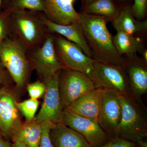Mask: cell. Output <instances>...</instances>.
Listing matches in <instances>:
<instances>
[{"mask_svg": "<svg viewBox=\"0 0 147 147\" xmlns=\"http://www.w3.org/2000/svg\"><path fill=\"white\" fill-rule=\"evenodd\" d=\"M79 21L84 36L96 61L124 67L125 60L113 42L107 26L108 19L102 16L79 13Z\"/></svg>", "mask_w": 147, "mask_h": 147, "instance_id": "cell-1", "label": "cell"}, {"mask_svg": "<svg viewBox=\"0 0 147 147\" xmlns=\"http://www.w3.org/2000/svg\"><path fill=\"white\" fill-rule=\"evenodd\" d=\"M0 60L13 79L20 98L26 91L33 69L26 48L12 33L0 44Z\"/></svg>", "mask_w": 147, "mask_h": 147, "instance_id": "cell-2", "label": "cell"}, {"mask_svg": "<svg viewBox=\"0 0 147 147\" xmlns=\"http://www.w3.org/2000/svg\"><path fill=\"white\" fill-rule=\"evenodd\" d=\"M43 12L20 11L10 13L11 33L31 51L41 44L49 32L43 21Z\"/></svg>", "mask_w": 147, "mask_h": 147, "instance_id": "cell-3", "label": "cell"}, {"mask_svg": "<svg viewBox=\"0 0 147 147\" xmlns=\"http://www.w3.org/2000/svg\"><path fill=\"white\" fill-rule=\"evenodd\" d=\"M122 115L117 137L136 143L147 137V119L145 107L134 98L119 94Z\"/></svg>", "mask_w": 147, "mask_h": 147, "instance_id": "cell-4", "label": "cell"}, {"mask_svg": "<svg viewBox=\"0 0 147 147\" xmlns=\"http://www.w3.org/2000/svg\"><path fill=\"white\" fill-rule=\"evenodd\" d=\"M87 75L93 82L95 88L110 90L132 97L123 67L95 61L93 68Z\"/></svg>", "mask_w": 147, "mask_h": 147, "instance_id": "cell-5", "label": "cell"}, {"mask_svg": "<svg viewBox=\"0 0 147 147\" xmlns=\"http://www.w3.org/2000/svg\"><path fill=\"white\" fill-rule=\"evenodd\" d=\"M59 88L63 111L75 100L95 89L87 74L66 68L59 71Z\"/></svg>", "mask_w": 147, "mask_h": 147, "instance_id": "cell-6", "label": "cell"}, {"mask_svg": "<svg viewBox=\"0 0 147 147\" xmlns=\"http://www.w3.org/2000/svg\"><path fill=\"white\" fill-rule=\"evenodd\" d=\"M28 55L33 70L40 79L54 75L65 68L55 50L54 33H49L41 44L28 52Z\"/></svg>", "mask_w": 147, "mask_h": 147, "instance_id": "cell-7", "label": "cell"}, {"mask_svg": "<svg viewBox=\"0 0 147 147\" xmlns=\"http://www.w3.org/2000/svg\"><path fill=\"white\" fill-rule=\"evenodd\" d=\"M18 98L14 85L0 89V132L10 142L24 122L17 106Z\"/></svg>", "mask_w": 147, "mask_h": 147, "instance_id": "cell-8", "label": "cell"}, {"mask_svg": "<svg viewBox=\"0 0 147 147\" xmlns=\"http://www.w3.org/2000/svg\"><path fill=\"white\" fill-rule=\"evenodd\" d=\"M54 34L56 53L65 68L88 74L93 68L94 59L86 56L79 45Z\"/></svg>", "mask_w": 147, "mask_h": 147, "instance_id": "cell-9", "label": "cell"}, {"mask_svg": "<svg viewBox=\"0 0 147 147\" xmlns=\"http://www.w3.org/2000/svg\"><path fill=\"white\" fill-rule=\"evenodd\" d=\"M59 71L40 79L45 84V91L41 108L34 118L37 121H48L54 124L61 122L63 110L59 90Z\"/></svg>", "mask_w": 147, "mask_h": 147, "instance_id": "cell-10", "label": "cell"}, {"mask_svg": "<svg viewBox=\"0 0 147 147\" xmlns=\"http://www.w3.org/2000/svg\"><path fill=\"white\" fill-rule=\"evenodd\" d=\"M121 115L119 94L110 90L103 89L102 105L98 123L110 138L117 137Z\"/></svg>", "mask_w": 147, "mask_h": 147, "instance_id": "cell-11", "label": "cell"}, {"mask_svg": "<svg viewBox=\"0 0 147 147\" xmlns=\"http://www.w3.org/2000/svg\"><path fill=\"white\" fill-rule=\"evenodd\" d=\"M61 122L82 134L92 147L102 146L110 139L98 123L90 119L63 111Z\"/></svg>", "mask_w": 147, "mask_h": 147, "instance_id": "cell-12", "label": "cell"}, {"mask_svg": "<svg viewBox=\"0 0 147 147\" xmlns=\"http://www.w3.org/2000/svg\"><path fill=\"white\" fill-rule=\"evenodd\" d=\"M123 57L125 60L123 68L128 78L132 97L145 107L142 98L147 92V62L137 54Z\"/></svg>", "mask_w": 147, "mask_h": 147, "instance_id": "cell-13", "label": "cell"}, {"mask_svg": "<svg viewBox=\"0 0 147 147\" xmlns=\"http://www.w3.org/2000/svg\"><path fill=\"white\" fill-rule=\"evenodd\" d=\"M102 95L103 89L95 88L75 100L64 111L98 122Z\"/></svg>", "mask_w": 147, "mask_h": 147, "instance_id": "cell-14", "label": "cell"}, {"mask_svg": "<svg viewBox=\"0 0 147 147\" xmlns=\"http://www.w3.org/2000/svg\"><path fill=\"white\" fill-rule=\"evenodd\" d=\"M44 15L54 24L66 25L79 21V13L73 5L67 3L63 0H44Z\"/></svg>", "mask_w": 147, "mask_h": 147, "instance_id": "cell-15", "label": "cell"}, {"mask_svg": "<svg viewBox=\"0 0 147 147\" xmlns=\"http://www.w3.org/2000/svg\"><path fill=\"white\" fill-rule=\"evenodd\" d=\"M43 21L49 32L60 35L69 41L76 43L82 48L85 55L93 59L79 21L68 25H59L48 20L45 15Z\"/></svg>", "mask_w": 147, "mask_h": 147, "instance_id": "cell-16", "label": "cell"}, {"mask_svg": "<svg viewBox=\"0 0 147 147\" xmlns=\"http://www.w3.org/2000/svg\"><path fill=\"white\" fill-rule=\"evenodd\" d=\"M49 135L53 147H92L82 134L62 122L54 125Z\"/></svg>", "mask_w": 147, "mask_h": 147, "instance_id": "cell-17", "label": "cell"}, {"mask_svg": "<svg viewBox=\"0 0 147 147\" xmlns=\"http://www.w3.org/2000/svg\"><path fill=\"white\" fill-rule=\"evenodd\" d=\"M112 24L117 32L130 35L143 34L147 30V20H137L132 13L130 6H125L121 9L118 16L112 21Z\"/></svg>", "mask_w": 147, "mask_h": 147, "instance_id": "cell-18", "label": "cell"}, {"mask_svg": "<svg viewBox=\"0 0 147 147\" xmlns=\"http://www.w3.org/2000/svg\"><path fill=\"white\" fill-rule=\"evenodd\" d=\"M42 132V122L34 119L23 122L14 134L11 142L18 141L28 147H39Z\"/></svg>", "mask_w": 147, "mask_h": 147, "instance_id": "cell-19", "label": "cell"}, {"mask_svg": "<svg viewBox=\"0 0 147 147\" xmlns=\"http://www.w3.org/2000/svg\"><path fill=\"white\" fill-rule=\"evenodd\" d=\"M113 42L120 55L122 56L142 54L146 50L141 40L134 36L121 32H117L113 36Z\"/></svg>", "mask_w": 147, "mask_h": 147, "instance_id": "cell-20", "label": "cell"}, {"mask_svg": "<svg viewBox=\"0 0 147 147\" xmlns=\"http://www.w3.org/2000/svg\"><path fill=\"white\" fill-rule=\"evenodd\" d=\"M120 11L113 0H96L84 7L82 12L102 16L113 21L118 16Z\"/></svg>", "mask_w": 147, "mask_h": 147, "instance_id": "cell-21", "label": "cell"}, {"mask_svg": "<svg viewBox=\"0 0 147 147\" xmlns=\"http://www.w3.org/2000/svg\"><path fill=\"white\" fill-rule=\"evenodd\" d=\"M45 8L44 0H9L3 9L11 13L24 10L43 12Z\"/></svg>", "mask_w": 147, "mask_h": 147, "instance_id": "cell-22", "label": "cell"}, {"mask_svg": "<svg viewBox=\"0 0 147 147\" xmlns=\"http://www.w3.org/2000/svg\"><path fill=\"white\" fill-rule=\"evenodd\" d=\"M39 105V102L38 99L32 98L22 102L18 101L17 103L18 110L24 116L26 121H30L34 119Z\"/></svg>", "mask_w": 147, "mask_h": 147, "instance_id": "cell-23", "label": "cell"}, {"mask_svg": "<svg viewBox=\"0 0 147 147\" xmlns=\"http://www.w3.org/2000/svg\"><path fill=\"white\" fill-rule=\"evenodd\" d=\"M11 33L10 13L3 9L0 13V44Z\"/></svg>", "mask_w": 147, "mask_h": 147, "instance_id": "cell-24", "label": "cell"}, {"mask_svg": "<svg viewBox=\"0 0 147 147\" xmlns=\"http://www.w3.org/2000/svg\"><path fill=\"white\" fill-rule=\"evenodd\" d=\"M26 90L28 93L30 98L38 99L44 95L45 85L42 81L38 80L33 83H29L26 87Z\"/></svg>", "mask_w": 147, "mask_h": 147, "instance_id": "cell-25", "label": "cell"}, {"mask_svg": "<svg viewBox=\"0 0 147 147\" xmlns=\"http://www.w3.org/2000/svg\"><path fill=\"white\" fill-rule=\"evenodd\" d=\"M131 7L135 18L139 21H144L146 15L147 0H134Z\"/></svg>", "mask_w": 147, "mask_h": 147, "instance_id": "cell-26", "label": "cell"}, {"mask_svg": "<svg viewBox=\"0 0 147 147\" xmlns=\"http://www.w3.org/2000/svg\"><path fill=\"white\" fill-rule=\"evenodd\" d=\"M98 147H137L135 143L127 139L115 137L110 138L102 146Z\"/></svg>", "mask_w": 147, "mask_h": 147, "instance_id": "cell-27", "label": "cell"}, {"mask_svg": "<svg viewBox=\"0 0 147 147\" xmlns=\"http://www.w3.org/2000/svg\"><path fill=\"white\" fill-rule=\"evenodd\" d=\"M51 122L46 121L42 122V132L39 147H53L50 140L49 132L54 125Z\"/></svg>", "mask_w": 147, "mask_h": 147, "instance_id": "cell-28", "label": "cell"}, {"mask_svg": "<svg viewBox=\"0 0 147 147\" xmlns=\"http://www.w3.org/2000/svg\"><path fill=\"white\" fill-rule=\"evenodd\" d=\"M12 85H14L13 79L0 60V89Z\"/></svg>", "mask_w": 147, "mask_h": 147, "instance_id": "cell-29", "label": "cell"}, {"mask_svg": "<svg viewBox=\"0 0 147 147\" xmlns=\"http://www.w3.org/2000/svg\"><path fill=\"white\" fill-rule=\"evenodd\" d=\"M0 147H12V143L4 137H0Z\"/></svg>", "mask_w": 147, "mask_h": 147, "instance_id": "cell-30", "label": "cell"}, {"mask_svg": "<svg viewBox=\"0 0 147 147\" xmlns=\"http://www.w3.org/2000/svg\"><path fill=\"white\" fill-rule=\"evenodd\" d=\"M135 144L137 147H147V142L144 139L139 140Z\"/></svg>", "mask_w": 147, "mask_h": 147, "instance_id": "cell-31", "label": "cell"}, {"mask_svg": "<svg viewBox=\"0 0 147 147\" xmlns=\"http://www.w3.org/2000/svg\"><path fill=\"white\" fill-rule=\"evenodd\" d=\"M12 143V147H28L24 143L22 142H18V141H15Z\"/></svg>", "mask_w": 147, "mask_h": 147, "instance_id": "cell-32", "label": "cell"}, {"mask_svg": "<svg viewBox=\"0 0 147 147\" xmlns=\"http://www.w3.org/2000/svg\"><path fill=\"white\" fill-rule=\"evenodd\" d=\"M96 0H84V7Z\"/></svg>", "mask_w": 147, "mask_h": 147, "instance_id": "cell-33", "label": "cell"}, {"mask_svg": "<svg viewBox=\"0 0 147 147\" xmlns=\"http://www.w3.org/2000/svg\"><path fill=\"white\" fill-rule=\"evenodd\" d=\"M4 0H0V13L2 11L3 8L4 9Z\"/></svg>", "mask_w": 147, "mask_h": 147, "instance_id": "cell-34", "label": "cell"}, {"mask_svg": "<svg viewBox=\"0 0 147 147\" xmlns=\"http://www.w3.org/2000/svg\"><path fill=\"white\" fill-rule=\"evenodd\" d=\"M64 1L67 3L73 5V3L74 2V0H63Z\"/></svg>", "mask_w": 147, "mask_h": 147, "instance_id": "cell-35", "label": "cell"}, {"mask_svg": "<svg viewBox=\"0 0 147 147\" xmlns=\"http://www.w3.org/2000/svg\"><path fill=\"white\" fill-rule=\"evenodd\" d=\"M9 1V0H4V7L7 4Z\"/></svg>", "mask_w": 147, "mask_h": 147, "instance_id": "cell-36", "label": "cell"}, {"mask_svg": "<svg viewBox=\"0 0 147 147\" xmlns=\"http://www.w3.org/2000/svg\"><path fill=\"white\" fill-rule=\"evenodd\" d=\"M0 137H4V136H3V135H2V134H1V132H0Z\"/></svg>", "mask_w": 147, "mask_h": 147, "instance_id": "cell-37", "label": "cell"}, {"mask_svg": "<svg viewBox=\"0 0 147 147\" xmlns=\"http://www.w3.org/2000/svg\"><path fill=\"white\" fill-rule=\"evenodd\" d=\"M120 1H124V0H120Z\"/></svg>", "mask_w": 147, "mask_h": 147, "instance_id": "cell-38", "label": "cell"}]
</instances>
